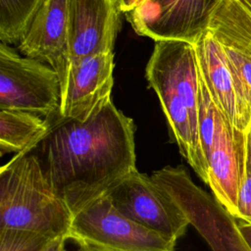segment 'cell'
Returning <instances> with one entry per match:
<instances>
[{
	"label": "cell",
	"mask_w": 251,
	"mask_h": 251,
	"mask_svg": "<svg viewBox=\"0 0 251 251\" xmlns=\"http://www.w3.org/2000/svg\"><path fill=\"white\" fill-rule=\"evenodd\" d=\"M30 151L73 217L136 170L133 121L111 97L85 120H55Z\"/></svg>",
	"instance_id": "1"
},
{
	"label": "cell",
	"mask_w": 251,
	"mask_h": 251,
	"mask_svg": "<svg viewBox=\"0 0 251 251\" xmlns=\"http://www.w3.org/2000/svg\"><path fill=\"white\" fill-rule=\"evenodd\" d=\"M145 75L180 154L207 184L208 164L199 131V69L194 44L183 40L155 41Z\"/></svg>",
	"instance_id": "2"
},
{
	"label": "cell",
	"mask_w": 251,
	"mask_h": 251,
	"mask_svg": "<svg viewBox=\"0 0 251 251\" xmlns=\"http://www.w3.org/2000/svg\"><path fill=\"white\" fill-rule=\"evenodd\" d=\"M73 216L52 187L36 156L18 153L0 170V228L68 233Z\"/></svg>",
	"instance_id": "3"
},
{
	"label": "cell",
	"mask_w": 251,
	"mask_h": 251,
	"mask_svg": "<svg viewBox=\"0 0 251 251\" xmlns=\"http://www.w3.org/2000/svg\"><path fill=\"white\" fill-rule=\"evenodd\" d=\"M68 239L98 251H176V241L127 218L105 195L73 217Z\"/></svg>",
	"instance_id": "4"
},
{
	"label": "cell",
	"mask_w": 251,
	"mask_h": 251,
	"mask_svg": "<svg viewBox=\"0 0 251 251\" xmlns=\"http://www.w3.org/2000/svg\"><path fill=\"white\" fill-rule=\"evenodd\" d=\"M61 83L56 71L43 62L20 56L0 44V109L20 110L50 120L59 113Z\"/></svg>",
	"instance_id": "5"
},
{
	"label": "cell",
	"mask_w": 251,
	"mask_h": 251,
	"mask_svg": "<svg viewBox=\"0 0 251 251\" xmlns=\"http://www.w3.org/2000/svg\"><path fill=\"white\" fill-rule=\"evenodd\" d=\"M199 131L208 164V185L232 217L237 214L238 160L232 131L213 102L199 73Z\"/></svg>",
	"instance_id": "6"
},
{
	"label": "cell",
	"mask_w": 251,
	"mask_h": 251,
	"mask_svg": "<svg viewBox=\"0 0 251 251\" xmlns=\"http://www.w3.org/2000/svg\"><path fill=\"white\" fill-rule=\"evenodd\" d=\"M105 196L127 218L176 242L184 235L190 225L168 192L137 169L119 181Z\"/></svg>",
	"instance_id": "7"
},
{
	"label": "cell",
	"mask_w": 251,
	"mask_h": 251,
	"mask_svg": "<svg viewBox=\"0 0 251 251\" xmlns=\"http://www.w3.org/2000/svg\"><path fill=\"white\" fill-rule=\"evenodd\" d=\"M222 0H146L126 18L134 31L154 41L183 40L195 43L208 29Z\"/></svg>",
	"instance_id": "8"
},
{
	"label": "cell",
	"mask_w": 251,
	"mask_h": 251,
	"mask_svg": "<svg viewBox=\"0 0 251 251\" xmlns=\"http://www.w3.org/2000/svg\"><path fill=\"white\" fill-rule=\"evenodd\" d=\"M68 4L69 0H41L18 43L25 56L56 71L61 87L71 68Z\"/></svg>",
	"instance_id": "9"
},
{
	"label": "cell",
	"mask_w": 251,
	"mask_h": 251,
	"mask_svg": "<svg viewBox=\"0 0 251 251\" xmlns=\"http://www.w3.org/2000/svg\"><path fill=\"white\" fill-rule=\"evenodd\" d=\"M120 13L118 0H69L71 66L88 56L113 51Z\"/></svg>",
	"instance_id": "10"
},
{
	"label": "cell",
	"mask_w": 251,
	"mask_h": 251,
	"mask_svg": "<svg viewBox=\"0 0 251 251\" xmlns=\"http://www.w3.org/2000/svg\"><path fill=\"white\" fill-rule=\"evenodd\" d=\"M113 51L88 56L72 65L61 87L60 119L85 120L111 97L114 84Z\"/></svg>",
	"instance_id": "11"
},
{
	"label": "cell",
	"mask_w": 251,
	"mask_h": 251,
	"mask_svg": "<svg viewBox=\"0 0 251 251\" xmlns=\"http://www.w3.org/2000/svg\"><path fill=\"white\" fill-rule=\"evenodd\" d=\"M194 47L200 75L232 134L247 131L251 123L242 112L224 46L207 29Z\"/></svg>",
	"instance_id": "12"
},
{
	"label": "cell",
	"mask_w": 251,
	"mask_h": 251,
	"mask_svg": "<svg viewBox=\"0 0 251 251\" xmlns=\"http://www.w3.org/2000/svg\"><path fill=\"white\" fill-rule=\"evenodd\" d=\"M208 30L222 45L251 56V1L222 0L211 17Z\"/></svg>",
	"instance_id": "13"
},
{
	"label": "cell",
	"mask_w": 251,
	"mask_h": 251,
	"mask_svg": "<svg viewBox=\"0 0 251 251\" xmlns=\"http://www.w3.org/2000/svg\"><path fill=\"white\" fill-rule=\"evenodd\" d=\"M50 120L20 110L0 109V152L30 151L48 132Z\"/></svg>",
	"instance_id": "14"
},
{
	"label": "cell",
	"mask_w": 251,
	"mask_h": 251,
	"mask_svg": "<svg viewBox=\"0 0 251 251\" xmlns=\"http://www.w3.org/2000/svg\"><path fill=\"white\" fill-rule=\"evenodd\" d=\"M41 0H0V39L19 43Z\"/></svg>",
	"instance_id": "15"
},
{
	"label": "cell",
	"mask_w": 251,
	"mask_h": 251,
	"mask_svg": "<svg viewBox=\"0 0 251 251\" xmlns=\"http://www.w3.org/2000/svg\"><path fill=\"white\" fill-rule=\"evenodd\" d=\"M238 160V195L235 220L251 224V141L248 131L233 132Z\"/></svg>",
	"instance_id": "16"
},
{
	"label": "cell",
	"mask_w": 251,
	"mask_h": 251,
	"mask_svg": "<svg viewBox=\"0 0 251 251\" xmlns=\"http://www.w3.org/2000/svg\"><path fill=\"white\" fill-rule=\"evenodd\" d=\"M224 49L242 112L251 123V56L232 47Z\"/></svg>",
	"instance_id": "17"
},
{
	"label": "cell",
	"mask_w": 251,
	"mask_h": 251,
	"mask_svg": "<svg viewBox=\"0 0 251 251\" xmlns=\"http://www.w3.org/2000/svg\"><path fill=\"white\" fill-rule=\"evenodd\" d=\"M55 238L42 231L4 227L0 228V251H42Z\"/></svg>",
	"instance_id": "18"
},
{
	"label": "cell",
	"mask_w": 251,
	"mask_h": 251,
	"mask_svg": "<svg viewBox=\"0 0 251 251\" xmlns=\"http://www.w3.org/2000/svg\"><path fill=\"white\" fill-rule=\"evenodd\" d=\"M236 221L237 222L234 223L235 229L240 243L246 251H251V224L239 220Z\"/></svg>",
	"instance_id": "19"
},
{
	"label": "cell",
	"mask_w": 251,
	"mask_h": 251,
	"mask_svg": "<svg viewBox=\"0 0 251 251\" xmlns=\"http://www.w3.org/2000/svg\"><path fill=\"white\" fill-rule=\"evenodd\" d=\"M146 0H118V4L122 13H128L141 4H143Z\"/></svg>",
	"instance_id": "20"
},
{
	"label": "cell",
	"mask_w": 251,
	"mask_h": 251,
	"mask_svg": "<svg viewBox=\"0 0 251 251\" xmlns=\"http://www.w3.org/2000/svg\"><path fill=\"white\" fill-rule=\"evenodd\" d=\"M67 238L64 236H59L53 239L42 251H66L65 242Z\"/></svg>",
	"instance_id": "21"
},
{
	"label": "cell",
	"mask_w": 251,
	"mask_h": 251,
	"mask_svg": "<svg viewBox=\"0 0 251 251\" xmlns=\"http://www.w3.org/2000/svg\"><path fill=\"white\" fill-rule=\"evenodd\" d=\"M77 251H98V250H95V249H93V248L86 247V246H79V248H78Z\"/></svg>",
	"instance_id": "22"
},
{
	"label": "cell",
	"mask_w": 251,
	"mask_h": 251,
	"mask_svg": "<svg viewBox=\"0 0 251 251\" xmlns=\"http://www.w3.org/2000/svg\"><path fill=\"white\" fill-rule=\"evenodd\" d=\"M247 131H248V135H249V138H250V141H251V124H250Z\"/></svg>",
	"instance_id": "23"
},
{
	"label": "cell",
	"mask_w": 251,
	"mask_h": 251,
	"mask_svg": "<svg viewBox=\"0 0 251 251\" xmlns=\"http://www.w3.org/2000/svg\"><path fill=\"white\" fill-rule=\"evenodd\" d=\"M250 1H251V0H250Z\"/></svg>",
	"instance_id": "24"
}]
</instances>
